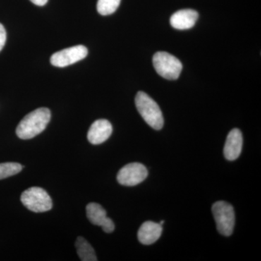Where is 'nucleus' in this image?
<instances>
[{
  "label": "nucleus",
  "instance_id": "obj_1",
  "mask_svg": "<svg viewBox=\"0 0 261 261\" xmlns=\"http://www.w3.org/2000/svg\"><path fill=\"white\" fill-rule=\"evenodd\" d=\"M51 119L50 111L40 108L29 113L19 123L16 135L21 140H30L42 133Z\"/></svg>",
  "mask_w": 261,
  "mask_h": 261
},
{
  "label": "nucleus",
  "instance_id": "obj_2",
  "mask_svg": "<svg viewBox=\"0 0 261 261\" xmlns=\"http://www.w3.org/2000/svg\"><path fill=\"white\" fill-rule=\"evenodd\" d=\"M135 104L137 111L149 126L155 130L163 128L164 119L161 108L148 94L139 92L136 96Z\"/></svg>",
  "mask_w": 261,
  "mask_h": 261
},
{
  "label": "nucleus",
  "instance_id": "obj_3",
  "mask_svg": "<svg viewBox=\"0 0 261 261\" xmlns=\"http://www.w3.org/2000/svg\"><path fill=\"white\" fill-rule=\"evenodd\" d=\"M153 66L157 73L168 80L178 79L183 65L178 58L166 51H158L152 58Z\"/></svg>",
  "mask_w": 261,
  "mask_h": 261
},
{
  "label": "nucleus",
  "instance_id": "obj_4",
  "mask_svg": "<svg viewBox=\"0 0 261 261\" xmlns=\"http://www.w3.org/2000/svg\"><path fill=\"white\" fill-rule=\"evenodd\" d=\"M216 227L221 234L231 236L235 224V214L232 205L225 201H218L212 206Z\"/></svg>",
  "mask_w": 261,
  "mask_h": 261
},
{
  "label": "nucleus",
  "instance_id": "obj_5",
  "mask_svg": "<svg viewBox=\"0 0 261 261\" xmlns=\"http://www.w3.org/2000/svg\"><path fill=\"white\" fill-rule=\"evenodd\" d=\"M22 203L34 213L47 212L53 207V201L44 189L31 187L24 191L20 197Z\"/></svg>",
  "mask_w": 261,
  "mask_h": 261
},
{
  "label": "nucleus",
  "instance_id": "obj_6",
  "mask_svg": "<svg viewBox=\"0 0 261 261\" xmlns=\"http://www.w3.org/2000/svg\"><path fill=\"white\" fill-rule=\"evenodd\" d=\"M148 175V171L143 164L132 163L127 164L118 171L117 180L120 185L133 187L142 183Z\"/></svg>",
  "mask_w": 261,
  "mask_h": 261
},
{
  "label": "nucleus",
  "instance_id": "obj_7",
  "mask_svg": "<svg viewBox=\"0 0 261 261\" xmlns=\"http://www.w3.org/2000/svg\"><path fill=\"white\" fill-rule=\"evenodd\" d=\"M88 55V49L83 45H76L57 51L50 58L51 64L64 68L84 59Z\"/></svg>",
  "mask_w": 261,
  "mask_h": 261
},
{
  "label": "nucleus",
  "instance_id": "obj_8",
  "mask_svg": "<svg viewBox=\"0 0 261 261\" xmlns=\"http://www.w3.org/2000/svg\"><path fill=\"white\" fill-rule=\"evenodd\" d=\"M87 216L92 224L101 226L106 233H112L115 229L114 223L108 218L106 210L95 202H91L87 206Z\"/></svg>",
  "mask_w": 261,
  "mask_h": 261
},
{
  "label": "nucleus",
  "instance_id": "obj_9",
  "mask_svg": "<svg viewBox=\"0 0 261 261\" xmlns=\"http://www.w3.org/2000/svg\"><path fill=\"white\" fill-rule=\"evenodd\" d=\"M113 126L106 119L94 121L89 128L87 139L92 145H99L106 142L112 135Z\"/></svg>",
  "mask_w": 261,
  "mask_h": 261
},
{
  "label": "nucleus",
  "instance_id": "obj_10",
  "mask_svg": "<svg viewBox=\"0 0 261 261\" xmlns=\"http://www.w3.org/2000/svg\"><path fill=\"white\" fill-rule=\"evenodd\" d=\"M243 139L242 132L233 128L228 133L225 143L224 154L228 161H235L240 157L243 149Z\"/></svg>",
  "mask_w": 261,
  "mask_h": 261
},
{
  "label": "nucleus",
  "instance_id": "obj_11",
  "mask_svg": "<svg viewBox=\"0 0 261 261\" xmlns=\"http://www.w3.org/2000/svg\"><path fill=\"white\" fill-rule=\"evenodd\" d=\"M198 13L192 9L178 10L173 13L170 19V23L173 28L178 30H187L195 25L198 19Z\"/></svg>",
  "mask_w": 261,
  "mask_h": 261
},
{
  "label": "nucleus",
  "instance_id": "obj_12",
  "mask_svg": "<svg viewBox=\"0 0 261 261\" xmlns=\"http://www.w3.org/2000/svg\"><path fill=\"white\" fill-rule=\"evenodd\" d=\"M162 231V225L152 221H146L140 226L137 237L139 241L143 245H152L161 238Z\"/></svg>",
  "mask_w": 261,
  "mask_h": 261
},
{
  "label": "nucleus",
  "instance_id": "obj_13",
  "mask_svg": "<svg viewBox=\"0 0 261 261\" xmlns=\"http://www.w3.org/2000/svg\"><path fill=\"white\" fill-rule=\"evenodd\" d=\"M77 254L82 261H97L93 247L83 238L79 237L75 243Z\"/></svg>",
  "mask_w": 261,
  "mask_h": 261
},
{
  "label": "nucleus",
  "instance_id": "obj_14",
  "mask_svg": "<svg viewBox=\"0 0 261 261\" xmlns=\"http://www.w3.org/2000/svg\"><path fill=\"white\" fill-rule=\"evenodd\" d=\"M121 0H98L97 10L102 15L113 14L119 7Z\"/></svg>",
  "mask_w": 261,
  "mask_h": 261
},
{
  "label": "nucleus",
  "instance_id": "obj_15",
  "mask_svg": "<svg viewBox=\"0 0 261 261\" xmlns=\"http://www.w3.org/2000/svg\"><path fill=\"white\" fill-rule=\"evenodd\" d=\"M22 169L23 166L18 163H0V180L14 176L20 173Z\"/></svg>",
  "mask_w": 261,
  "mask_h": 261
},
{
  "label": "nucleus",
  "instance_id": "obj_16",
  "mask_svg": "<svg viewBox=\"0 0 261 261\" xmlns=\"http://www.w3.org/2000/svg\"><path fill=\"white\" fill-rule=\"evenodd\" d=\"M7 39V33L5 27L0 23V51L4 47Z\"/></svg>",
  "mask_w": 261,
  "mask_h": 261
},
{
  "label": "nucleus",
  "instance_id": "obj_17",
  "mask_svg": "<svg viewBox=\"0 0 261 261\" xmlns=\"http://www.w3.org/2000/svg\"><path fill=\"white\" fill-rule=\"evenodd\" d=\"M30 1L38 6H44L47 4L48 0H30Z\"/></svg>",
  "mask_w": 261,
  "mask_h": 261
},
{
  "label": "nucleus",
  "instance_id": "obj_18",
  "mask_svg": "<svg viewBox=\"0 0 261 261\" xmlns=\"http://www.w3.org/2000/svg\"><path fill=\"white\" fill-rule=\"evenodd\" d=\"M163 224H164V221H161V223H160V224L161 225H163Z\"/></svg>",
  "mask_w": 261,
  "mask_h": 261
}]
</instances>
